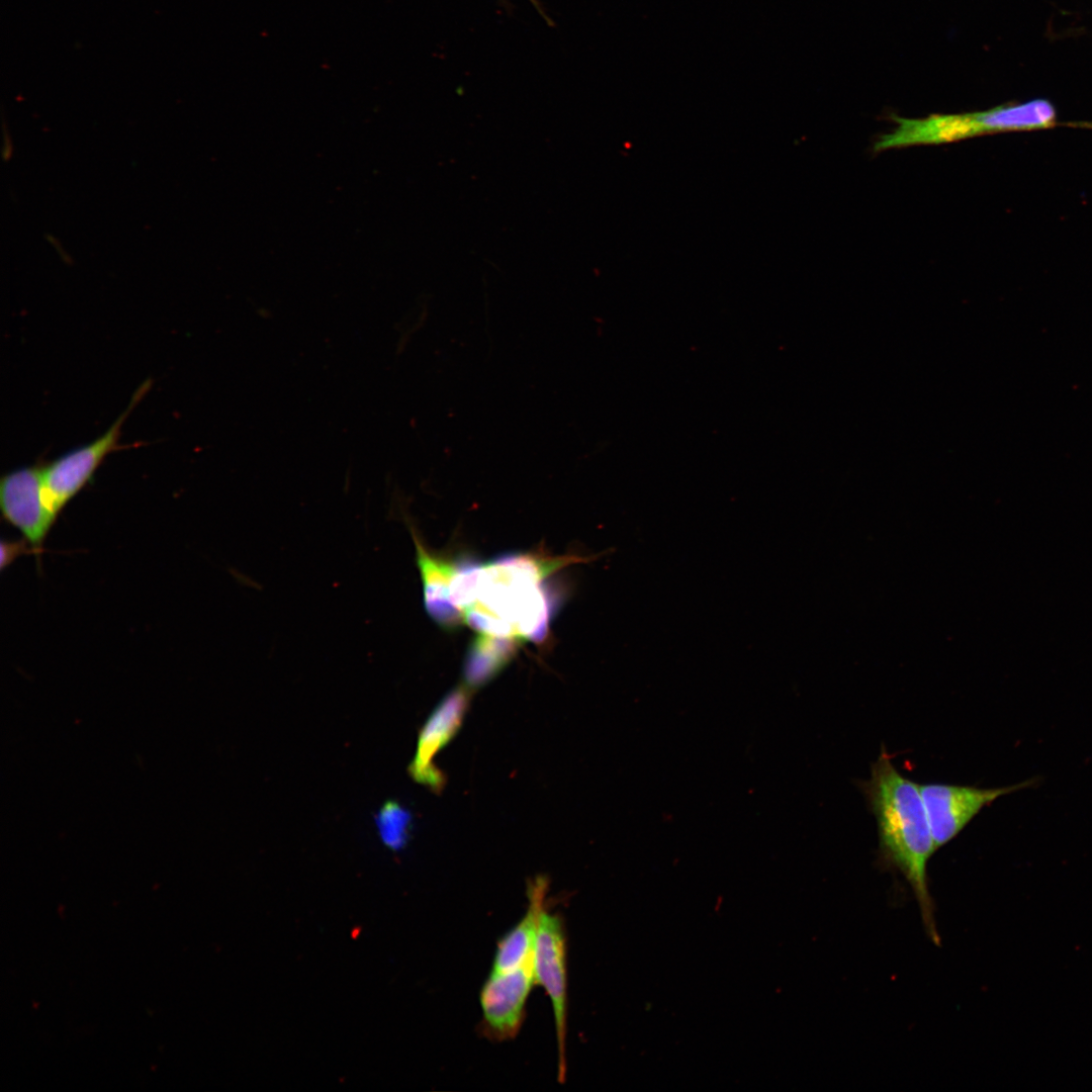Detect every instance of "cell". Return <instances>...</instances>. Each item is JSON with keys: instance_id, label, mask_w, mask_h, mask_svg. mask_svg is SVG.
<instances>
[{"instance_id": "cell-1", "label": "cell", "mask_w": 1092, "mask_h": 1092, "mask_svg": "<svg viewBox=\"0 0 1092 1092\" xmlns=\"http://www.w3.org/2000/svg\"><path fill=\"white\" fill-rule=\"evenodd\" d=\"M557 565L522 555L457 564L448 586L449 605L457 620L482 634L515 642L541 639L550 617L542 582Z\"/></svg>"}, {"instance_id": "cell-2", "label": "cell", "mask_w": 1092, "mask_h": 1092, "mask_svg": "<svg viewBox=\"0 0 1092 1092\" xmlns=\"http://www.w3.org/2000/svg\"><path fill=\"white\" fill-rule=\"evenodd\" d=\"M862 791L877 821L882 859L908 882L924 928L938 943L927 880V864L936 849L919 784L900 774L883 747Z\"/></svg>"}, {"instance_id": "cell-3", "label": "cell", "mask_w": 1092, "mask_h": 1092, "mask_svg": "<svg viewBox=\"0 0 1092 1092\" xmlns=\"http://www.w3.org/2000/svg\"><path fill=\"white\" fill-rule=\"evenodd\" d=\"M145 382L132 395L127 408L108 430L93 442L79 447L42 466L44 498L59 516L66 505L88 483L105 457L122 448L119 444L122 425L150 388Z\"/></svg>"}, {"instance_id": "cell-4", "label": "cell", "mask_w": 1092, "mask_h": 1092, "mask_svg": "<svg viewBox=\"0 0 1092 1092\" xmlns=\"http://www.w3.org/2000/svg\"><path fill=\"white\" fill-rule=\"evenodd\" d=\"M1040 777L999 788H978L941 783L919 784L935 849L957 837L982 811L998 798L1038 786Z\"/></svg>"}, {"instance_id": "cell-5", "label": "cell", "mask_w": 1092, "mask_h": 1092, "mask_svg": "<svg viewBox=\"0 0 1092 1092\" xmlns=\"http://www.w3.org/2000/svg\"><path fill=\"white\" fill-rule=\"evenodd\" d=\"M545 906L539 912L533 964L536 983L545 989L551 1001L558 1048V1080L563 1083L567 1029L566 936L561 917L549 912Z\"/></svg>"}, {"instance_id": "cell-6", "label": "cell", "mask_w": 1092, "mask_h": 1092, "mask_svg": "<svg viewBox=\"0 0 1092 1092\" xmlns=\"http://www.w3.org/2000/svg\"><path fill=\"white\" fill-rule=\"evenodd\" d=\"M0 506L3 518L23 535L34 553H39L58 518L44 498L42 466L22 467L3 475Z\"/></svg>"}, {"instance_id": "cell-7", "label": "cell", "mask_w": 1092, "mask_h": 1092, "mask_svg": "<svg viewBox=\"0 0 1092 1092\" xmlns=\"http://www.w3.org/2000/svg\"><path fill=\"white\" fill-rule=\"evenodd\" d=\"M534 984L537 983L533 959L516 970L490 973L479 995L482 1029L487 1037L500 1041L518 1034Z\"/></svg>"}, {"instance_id": "cell-8", "label": "cell", "mask_w": 1092, "mask_h": 1092, "mask_svg": "<svg viewBox=\"0 0 1092 1092\" xmlns=\"http://www.w3.org/2000/svg\"><path fill=\"white\" fill-rule=\"evenodd\" d=\"M469 706L468 691L452 690L433 710L420 730L415 756L408 766L413 780L440 793L445 777L433 763L434 757L459 731Z\"/></svg>"}, {"instance_id": "cell-9", "label": "cell", "mask_w": 1092, "mask_h": 1092, "mask_svg": "<svg viewBox=\"0 0 1092 1092\" xmlns=\"http://www.w3.org/2000/svg\"><path fill=\"white\" fill-rule=\"evenodd\" d=\"M965 118L970 138L984 133L1046 129L1058 124L1055 106L1042 98L966 113Z\"/></svg>"}, {"instance_id": "cell-10", "label": "cell", "mask_w": 1092, "mask_h": 1092, "mask_svg": "<svg viewBox=\"0 0 1092 1092\" xmlns=\"http://www.w3.org/2000/svg\"><path fill=\"white\" fill-rule=\"evenodd\" d=\"M547 889L548 882L544 877H537L529 883L527 912L498 940L491 972H510L533 959L539 912L545 904Z\"/></svg>"}, {"instance_id": "cell-11", "label": "cell", "mask_w": 1092, "mask_h": 1092, "mask_svg": "<svg viewBox=\"0 0 1092 1092\" xmlns=\"http://www.w3.org/2000/svg\"><path fill=\"white\" fill-rule=\"evenodd\" d=\"M514 642L480 633L470 648L464 665L467 688H480L492 679L514 654Z\"/></svg>"}, {"instance_id": "cell-12", "label": "cell", "mask_w": 1092, "mask_h": 1092, "mask_svg": "<svg viewBox=\"0 0 1092 1092\" xmlns=\"http://www.w3.org/2000/svg\"><path fill=\"white\" fill-rule=\"evenodd\" d=\"M383 844L391 850L402 849L410 836L412 814L396 801H386L375 816Z\"/></svg>"}, {"instance_id": "cell-13", "label": "cell", "mask_w": 1092, "mask_h": 1092, "mask_svg": "<svg viewBox=\"0 0 1092 1092\" xmlns=\"http://www.w3.org/2000/svg\"><path fill=\"white\" fill-rule=\"evenodd\" d=\"M25 550V543L2 541L1 543V568H5L18 555L19 551Z\"/></svg>"}, {"instance_id": "cell-14", "label": "cell", "mask_w": 1092, "mask_h": 1092, "mask_svg": "<svg viewBox=\"0 0 1092 1092\" xmlns=\"http://www.w3.org/2000/svg\"><path fill=\"white\" fill-rule=\"evenodd\" d=\"M529 1H530V2H531V3L533 4V5H534V7H535V8L537 9V11H538V12H539V13H540V14L542 15V17H543V18H544V19H545V20H546V21H547L548 23H551V20H550V19L548 18V16H547V15L545 14V12L543 11V8L541 7V5H540V3L538 2V0H529Z\"/></svg>"}]
</instances>
